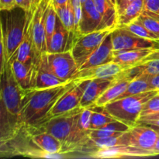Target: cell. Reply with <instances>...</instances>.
Instances as JSON below:
<instances>
[{
	"mask_svg": "<svg viewBox=\"0 0 159 159\" xmlns=\"http://www.w3.org/2000/svg\"><path fill=\"white\" fill-rule=\"evenodd\" d=\"M0 144L12 139L23 127L21 101L23 90L17 82L9 62L0 79Z\"/></svg>",
	"mask_w": 159,
	"mask_h": 159,
	"instance_id": "obj_1",
	"label": "cell"
},
{
	"mask_svg": "<svg viewBox=\"0 0 159 159\" xmlns=\"http://www.w3.org/2000/svg\"><path fill=\"white\" fill-rule=\"evenodd\" d=\"M79 79L48 89L23 90L21 101V119L23 126H37L48 120V114L59 99Z\"/></svg>",
	"mask_w": 159,
	"mask_h": 159,
	"instance_id": "obj_2",
	"label": "cell"
},
{
	"mask_svg": "<svg viewBox=\"0 0 159 159\" xmlns=\"http://www.w3.org/2000/svg\"><path fill=\"white\" fill-rule=\"evenodd\" d=\"M27 20V12L20 7L2 11L1 46L5 48L8 60L21 43Z\"/></svg>",
	"mask_w": 159,
	"mask_h": 159,
	"instance_id": "obj_3",
	"label": "cell"
},
{
	"mask_svg": "<svg viewBox=\"0 0 159 159\" xmlns=\"http://www.w3.org/2000/svg\"><path fill=\"white\" fill-rule=\"evenodd\" d=\"M0 155L2 158L23 156L31 158H68L65 154L48 153L40 149L34 143L30 132L25 126L12 139L0 144Z\"/></svg>",
	"mask_w": 159,
	"mask_h": 159,
	"instance_id": "obj_4",
	"label": "cell"
},
{
	"mask_svg": "<svg viewBox=\"0 0 159 159\" xmlns=\"http://www.w3.org/2000/svg\"><path fill=\"white\" fill-rule=\"evenodd\" d=\"M158 93L159 90H149L134 96L120 98L106 105L104 109L116 120L132 127L137 124L144 103Z\"/></svg>",
	"mask_w": 159,
	"mask_h": 159,
	"instance_id": "obj_5",
	"label": "cell"
},
{
	"mask_svg": "<svg viewBox=\"0 0 159 159\" xmlns=\"http://www.w3.org/2000/svg\"><path fill=\"white\" fill-rule=\"evenodd\" d=\"M38 68L55 75L65 82L73 79L79 71L71 51L62 53L45 52L40 58Z\"/></svg>",
	"mask_w": 159,
	"mask_h": 159,
	"instance_id": "obj_6",
	"label": "cell"
},
{
	"mask_svg": "<svg viewBox=\"0 0 159 159\" xmlns=\"http://www.w3.org/2000/svg\"><path fill=\"white\" fill-rule=\"evenodd\" d=\"M51 2V0H40L34 9L32 26L34 53L33 73L37 71L42 55L47 52L45 20L48 8Z\"/></svg>",
	"mask_w": 159,
	"mask_h": 159,
	"instance_id": "obj_7",
	"label": "cell"
},
{
	"mask_svg": "<svg viewBox=\"0 0 159 159\" xmlns=\"http://www.w3.org/2000/svg\"><path fill=\"white\" fill-rule=\"evenodd\" d=\"M116 28H106L89 34H83L78 37L71 49V54L79 68L85 63V61L92 55V54H93V52L102 44L104 40L111 34Z\"/></svg>",
	"mask_w": 159,
	"mask_h": 159,
	"instance_id": "obj_8",
	"label": "cell"
},
{
	"mask_svg": "<svg viewBox=\"0 0 159 159\" xmlns=\"http://www.w3.org/2000/svg\"><path fill=\"white\" fill-rule=\"evenodd\" d=\"M82 110L83 108L80 107L64 114L54 116L37 127L43 131L55 137L63 144L69 137Z\"/></svg>",
	"mask_w": 159,
	"mask_h": 159,
	"instance_id": "obj_9",
	"label": "cell"
},
{
	"mask_svg": "<svg viewBox=\"0 0 159 159\" xmlns=\"http://www.w3.org/2000/svg\"><path fill=\"white\" fill-rule=\"evenodd\" d=\"M158 138L159 134L156 130L147 124H136L122 135L124 145L133 146L154 152Z\"/></svg>",
	"mask_w": 159,
	"mask_h": 159,
	"instance_id": "obj_10",
	"label": "cell"
},
{
	"mask_svg": "<svg viewBox=\"0 0 159 159\" xmlns=\"http://www.w3.org/2000/svg\"><path fill=\"white\" fill-rule=\"evenodd\" d=\"M89 80H79L57 100L48 114V120L81 107L84 91ZM47 120V121H48Z\"/></svg>",
	"mask_w": 159,
	"mask_h": 159,
	"instance_id": "obj_11",
	"label": "cell"
},
{
	"mask_svg": "<svg viewBox=\"0 0 159 159\" xmlns=\"http://www.w3.org/2000/svg\"><path fill=\"white\" fill-rule=\"evenodd\" d=\"M111 38L114 52L137 48H150L154 42V40L138 37L120 26H117L113 31Z\"/></svg>",
	"mask_w": 159,
	"mask_h": 159,
	"instance_id": "obj_12",
	"label": "cell"
},
{
	"mask_svg": "<svg viewBox=\"0 0 159 159\" xmlns=\"http://www.w3.org/2000/svg\"><path fill=\"white\" fill-rule=\"evenodd\" d=\"M156 156L152 151L144 150L130 145H118L101 149L89 155V158H130Z\"/></svg>",
	"mask_w": 159,
	"mask_h": 159,
	"instance_id": "obj_13",
	"label": "cell"
},
{
	"mask_svg": "<svg viewBox=\"0 0 159 159\" xmlns=\"http://www.w3.org/2000/svg\"><path fill=\"white\" fill-rule=\"evenodd\" d=\"M36 7V6H35ZM35 7L32 8L27 12V20H26V26H25L24 34H23V40L13 55L11 57L9 61L18 60L27 65L33 66V62L34 58V40H33V16Z\"/></svg>",
	"mask_w": 159,
	"mask_h": 159,
	"instance_id": "obj_14",
	"label": "cell"
},
{
	"mask_svg": "<svg viewBox=\"0 0 159 159\" xmlns=\"http://www.w3.org/2000/svg\"><path fill=\"white\" fill-rule=\"evenodd\" d=\"M77 39V36L68 31L58 17L55 30L48 44L47 52L62 53L71 51Z\"/></svg>",
	"mask_w": 159,
	"mask_h": 159,
	"instance_id": "obj_15",
	"label": "cell"
},
{
	"mask_svg": "<svg viewBox=\"0 0 159 159\" xmlns=\"http://www.w3.org/2000/svg\"><path fill=\"white\" fill-rule=\"evenodd\" d=\"M102 16L96 9L93 0H87L82 4V17L79 26L81 35L106 29Z\"/></svg>",
	"mask_w": 159,
	"mask_h": 159,
	"instance_id": "obj_16",
	"label": "cell"
},
{
	"mask_svg": "<svg viewBox=\"0 0 159 159\" xmlns=\"http://www.w3.org/2000/svg\"><path fill=\"white\" fill-rule=\"evenodd\" d=\"M125 67L120 64L111 61L105 65L79 70L73 79L91 80L95 79H113L122 71H125Z\"/></svg>",
	"mask_w": 159,
	"mask_h": 159,
	"instance_id": "obj_17",
	"label": "cell"
},
{
	"mask_svg": "<svg viewBox=\"0 0 159 159\" xmlns=\"http://www.w3.org/2000/svg\"><path fill=\"white\" fill-rule=\"evenodd\" d=\"M113 79H95L89 81L81 101V107L87 108L93 106L98 98L114 82Z\"/></svg>",
	"mask_w": 159,
	"mask_h": 159,
	"instance_id": "obj_18",
	"label": "cell"
},
{
	"mask_svg": "<svg viewBox=\"0 0 159 159\" xmlns=\"http://www.w3.org/2000/svg\"><path fill=\"white\" fill-rule=\"evenodd\" d=\"M113 57H114V51H113V43H112L111 34H110L104 40L102 44L79 68V70L86 69V68L105 65L109 62L113 61Z\"/></svg>",
	"mask_w": 159,
	"mask_h": 159,
	"instance_id": "obj_19",
	"label": "cell"
},
{
	"mask_svg": "<svg viewBox=\"0 0 159 159\" xmlns=\"http://www.w3.org/2000/svg\"><path fill=\"white\" fill-rule=\"evenodd\" d=\"M132 79V78L127 77L122 73L116 75L113 83L98 98L93 106L104 107L110 102L116 100L123 93L125 92Z\"/></svg>",
	"mask_w": 159,
	"mask_h": 159,
	"instance_id": "obj_20",
	"label": "cell"
},
{
	"mask_svg": "<svg viewBox=\"0 0 159 159\" xmlns=\"http://www.w3.org/2000/svg\"><path fill=\"white\" fill-rule=\"evenodd\" d=\"M152 53V47L114 52L113 61L120 64L123 66L125 67L126 69H127L134 65H138Z\"/></svg>",
	"mask_w": 159,
	"mask_h": 159,
	"instance_id": "obj_21",
	"label": "cell"
},
{
	"mask_svg": "<svg viewBox=\"0 0 159 159\" xmlns=\"http://www.w3.org/2000/svg\"><path fill=\"white\" fill-rule=\"evenodd\" d=\"M121 73L124 75L132 79L141 75H159V57L148 58L147 57L138 65L127 68Z\"/></svg>",
	"mask_w": 159,
	"mask_h": 159,
	"instance_id": "obj_22",
	"label": "cell"
},
{
	"mask_svg": "<svg viewBox=\"0 0 159 159\" xmlns=\"http://www.w3.org/2000/svg\"><path fill=\"white\" fill-rule=\"evenodd\" d=\"M68 82H65L61 79L49 71L38 68L32 75L30 89H48L56 86V85H61V84H65Z\"/></svg>",
	"mask_w": 159,
	"mask_h": 159,
	"instance_id": "obj_23",
	"label": "cell"
},
{
	"mask_svg": "<svg viewBox=\"0 0 159 159\" xmlns=\"http://www.w3.org/2000/svg\"><path fill=\"white\" fill-rule=\"evenodd\" d=\"M93 2L103 19L106 27H117L118 13L116 6L110 0H93Z\"/></svg>",
	"mask_w": 159,
	"mask_h": 159,
	"instance_id": "obj_24",
	"label": "cell"
},
{
	"mask_svg": "<svg viewBox=\"0 0 159 159\" xmlns=\"http://www.w3.org/2000/svg\"><path fill=\"white\" fill-rule=\"evenodd\" d=\"M14 76L17 82L23 89H30L31 79L33 74V66L18 60L9 61Z\"/></svg>",
	"mask_w": 159,
	"mask_h": 159,
	"instance_id": "obj_25",
	"label": "cell"
},
{
	"mask_svg": "<svg viewBox=\"0 0 159 159\" xmlns=\"http://www.w3.org/2000/svg\"><path fill=\"white\" fill-rule=\"evenodd\" d=\"M144 10V0H134L121 13L118 14L117 26H122L136 20Z\"/></svg>",
	"mask_w": 159,
	"mask_h": 159,
	"instance_id": "obj_26",
	"label": "cell"
},
{
	"mask_svg": "<svg viewBox=\"0 0 159 159\" xmlns=\"http://www.w3.org/2000/svg\"><path fill=\"white\" fill-rule=\"evenodd\" d=\"M130 127L127 124L116 120L98 129H90L89 137L91 138H101L115 136L127 131Z\"/></svg>",
	"mask_w": 159,
	"mask_h": 159,
	"instance_id": "obj_27",
	"label": "cell"
},
{
	"mask_svg": "<svg viewBox=\"0 0 159 159\" xmlns=\"http://www.w3.org/2000/svg\"><path fill=\"white\" fill-rule=\"evenodd\" d=\"M149 90L152 89H151L150 85L148 82V75H141L134 77L130 81L125 92L123 93L117 99L134 96V95L140 94V93H144V92L149 91Z\"/></svg>",
	"mask_w": 159,
	"mask_h": 159,
	"instance_id": "obj_28",
	"label": "cell"
},
{
	"mask_svg": "<svg viewBox=\"0 0 159 159\" xmlns=\"http://www.w3.org/2000/svg\"><path fill=\"white\" fill-rule=\"evenodd\" d=\"M90 107L93 110L91 124H90L91 129L101 128L107 124L116 120L104 109V107H96V106H92Z\"/></svg>",
	"mask_w": 159,
	"mask_h": 159,
	"instance_id": "obj_29",
	"label": "cell"
},
{
	"mask_svg": "<svg viewBox=\"0 0 159 159\" xmlns=\"http://www.w3.org/2000/svg\"><path fill=\"white\" fill-rule=\"evenodd\" d=\"M56 11H57V16L60 18V20H61L64 26L67 28V30L71 33L75 34V32L74 10H73L71 0L66 6L57 8Z\"/></svg>",
	"mask_w": 159,
	"mask_h": 159,
	"instance_id": "obj_30",
	"label": "cell"
},
{
	"mask_svg": "<svg viewBox=\"0 0 159 159\" xmlns=\"http://www.w3.org/2000/svg\"><path fill=\"white\" fill-rule=\"evenodd\" d=\"M58 18L57 11L55 7L53 6L52 2H51L48 8L46 14V20H45V33H46V41H47V49L51 39L54 34L55 30L56 25H57V20Z\"/></svg>",
	"mask_w": 159,
	"mask_h": 159,
	"instance_id": "obj_31",
	"label": "cell"
},
{
	"mask_svg": "<svg viewBox=\"0 0 159 159\" xmlns=\"http://www.w3.org/2000/svg\"><path fill=\"white\" fill-rule=\"evenodd\" d=\"M120 27L124 28V29L130 31V33H132L134 35L142 37V38L148 39V40H159V37L158 36H156L153 33L151 32L150 30H148L138 19L134 20V21L131 22L130 23H129V24L124 25V26H120Z\"/></svg>",
	"mask_w": 159,
	"mask_h": 159,
	"instance_id": "obj_32",
	"label": "cell"
},
{
	"mask_svg": "<svg viewBox=\"0 0 159 159\" xmlns=\"http://www.w3.org/2000/svg\"><path fill=\"white\" fill-rule=\"evenodd\" d=\"M138 20L148 30L159 37V15L150 11L144 10Z\"/></svg>",
	"mask_w": 159,
	"mask_h": 159,
	"instance_id": "obj_33",
	"label": "cell"
},
{
	"mask_svg": "<svg viewBox=\"0 0 159 159\" xmlns=\"http://www.w3.org/2000/svg\"><path fill=\"white\" fill-rule=\"evenodd\" d=\"M159 112V93L148 100L143 106L142 110H141V116H148V115L152 114V113H158Z\"/></svg>",
	"mask_w": 159,
	"mask_h": 159,
	"instance_id": "obj_34",
	"label": "cell"
},
{
	"mask_svg": "<svg viewBox=\"0 0 159 159\" xmlns=\"http://www.w3.org/2000/svg\"><path fill=\"white\" fill-rule=\"evenodd\" d=\"M144 10L159 15V0H144Z\"/></svg>",
	"mask_w": 159,
	"mask_h": 159,
	"instance_id": "obj_35",
	"label": "cell"
},
{
	"mask_svg": "<svg viewBox=\"0 0 159 159\" xmlns=\"http://www.w3.org/2000/svg\"><path fill=\"white\" fill-rule=\"evenodd\" d=\"M17 7L16 0H0V10L9 11Z\"/></svg>",
	"mask_w": 159,
	"mask_h": 159,
	"instance_id": "obj_36",
	"label": "cell"
},
{
	"mask_svg": "<svg viewBox=\"0 0 159 159\" xmlns=\"http://www.w3.org/2000/svg\"><path fill=\"white\" fill-rule=\"evenodd\" d=\"M148 82L152 90H159V75H148Z\"/></svg>",
	"mask_w": 159,
	"mask_h": 159,
	"instance_id": "obj_37",
	"label": "cell"
},
{
	"mask_svg": "<svg viewBox=\"0 0 159 159\" xmlns=\"http://www.w3.org/2000/svg\"><path fill=\"white\" fill-rule=\"evenodd\" d=\"M40 0H24V9L28 12L32 8H34Z\"/></svg>",
	"mask_w": 159,
	"mask_h": 159,
	"instance_id": "obj_38",
	"label": "cell"
},
{
	"mask_svg": "<svg viewBox=\"0 0 159 159\" xmlns=\"http://www.w3.org/2000/svg\"><path fill=\"white\" fill-rule=\"evenodd\" d=\"M132 1H134V0H120V2L117 4V7H116V9H117V13H121Z\"/></svg>",
	"mask_w": 159,
	"mask_h": 159,
	"instance_id": "obj_39",
	"label": "cell"
},
{
	"mask_svg": "<svg viewBox=\"0 0 159 159\" xmlns=\"http://www.w3.org/2000/svg\"><path fill=\"white\" fill-rule=\"evenodd\" d=\"M70 2V0H51L53 6L55 7V9L61 6H65Z\"/></svg>",
	"mask_w": 159,
	"mask_h": 159,
	"instance_id": "obj_40",
	"label": "cell"
},
{
	"mask_svg": "<svg viewBox=\"0 0 159 159\" xmlns=\"http://www.w3.org/2000/svg\"><path fill=\"white\" fill-rule=\"evenodd\" d=\"M17 7H20L24 9V0H16Z\"/></svg>",
	"mask_w": 159,
	"mask_h": 159,
	"instance_id": "obj_41",
	"label": "cell"
},
{
	"mask_svg": "<svg viewBox=\"0 0 159 159\" xmlns=\"http://www.w3.org/2000/svg\"><path fill=\"white\" fill-rule=\"evenodd\" d=\"M141 117H148V118H157V117H159V112H158V113H152V114H150V115H148V116H141Z\"/></svg>",
	"mask_w": 159,
	"mask_h": 159,
	"instance_id": "obj_42",
	"label": "cell"
},
{
	"mask_svg": "<svg viewBox=\"0 0 159 159\" xmlns=\"http://www.w3.org/2000/svg\"><path fill=\"white\" fill-rule=\"evenodd\" d=\"M154 151H155V155H156V156L159 155V138L158 139V141H157V144H156V145H155Z\"/></svg>",
	"mask_w": 159,
	"mask_h": 159,
	"instance_id": "obj_43",
	"label": "cell"
},
{
	"mask_svg": "<svg viewBox=\"0 0 159 159\" xmlns=\"http://www.w3.org/2000/svg\"><path fill=\"white\" fill-rule=\"evenodd\" d=\"M152 127H153V128L155 129V130H156V131H157V133H158V134H159V127H155V126H152Z\"/></svg>",
	"mask_w": 159,
	"mask_h": 159,
	"instance_id": "obj_44",
	"label": "cell"
},
{
	"mask_svg": "<svg viewBox=\"0 0 159 159\" xmlns=\"http://www.w3.org/2000/svg\"><path fill=\"white\" fill-rule=\"evenodd\" d=\"M110 1L112 2V3H113V5H115L116 6H117V1H116V0H110Z\"/></svg>",
	"mask_w": 159,
	"mask_h": 159,
	"instance_id": "obj_45",
	"label": "cell"
},
{
	"mask_svg": "<svg viewBox=\"0 0 159 159\" xmlns=\"http://www.w3.org/2000/svg\"><path fill=\"white\" fill-rule=\"evenodd\" d=\"M86 1H87V0H80V2L82 3V4H83V3L85 2H86Z\"/></svg>",
	"mask_w": 159,
	"mask_h": 159,
	"instance_id": "obj_46",
	"label": "cell"
}]
</instances>
